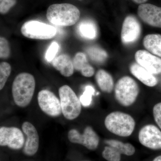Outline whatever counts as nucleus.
<instances>
[{
  "instance_id": "nucleus-1",
  "label": "nucleus",
  "mask_w": 161,
  "mask_h": 161,
  "mask_svg": "<svg viewBox=\"0 0 161 161\" xmlns=\"http://www.w3.org/2000/svg\"><path fill=\"white\" fill-rule=\"evenodd\" d=\"M36 81L31 74L22 73L15 78L12 86V93L15 103L25 108L31 102L34 94Z\"/></svg>"
},
{
  "instance_id": "nucleus-2",
  "label": "nucleus",
  "mask_w": 161,
  "mask_h": 161,
  "mask_svg": "<svg viewBox=\"0 0 161 161\" xmlns=\"http://www.w3.org/2000/svg\"><path fill=\"white\" fill-rule=\"evenodd\" d=\"M47 18L50 23L59 26H71L79 20L80 12L77 7L68 3L51 5L47 11Z\"/></svg>"
},
{
  "instance_id": "nucleus-3",
  "label": "nucleus",
  "mask_w": 161,
  "mask_h": 161,
  "mask_svg": "<svg viewBox=\"0 0 161 161\" xmlns=\"http://www.w3.org/2000/svg\"><path fill=\"white\" fill-rule=\"evenodd\" d=\"M107 130L115 135L127 137L132 135L136 122L131 115L124 112H114L108 114L104 120Z\"/></svg>"
},
{
  "instance_id": "nucleus-4",
  "label": "nucleus",
  "mask_w": 161,
  "mask_h": 161,
  "mask_svg": "<svg viewBox=\"0 0 161 161\" xmlns=\"http://www.w3.org/2000/svg\"><path fill=\"white\" fill-rule=\"evenodd\" d=\"M139 93L138 84L133 78L124 76L115 85V98L124 107H130L135 102Z\"/></svg>"
},
{
  "instance_id": "nucleus-5",
  "label": "nucleus",
  "mask_w": 161,
  "mask_h": 161,
  "mask_svg": "<svg viewBox=\"0 0 161 161\" xmlns=\"http://www.w3.org/2000/svg\"><path fill=\"white\" fill-rule=\"evenodd\" d=\"M62 114L69 120L78 118L81 111V104L74 91L69 86L64 85L59 89Z\"/></svg>"
},
{
  "instance_id": "nucleus-6",
  "label": "nucleus",
  "mask_w": 161,
  "mask_h": 161,
  "mask_svg": "<svg viewBox=\"0 0 161 161\" xmlns=\"http://www.w3.org/2000/svg\"><path fill=\"white\" fill-rule=\"evenodd\" d=\"M21 31L26 37L36 40H49L53 38L57 33L54 26L35 20L24 23Z\"/></svg>"
},
{
  "instance_id": "nucleus-7",
  "label": "nucleus",
  "mask_w": 161,
  "mask_h": 161,
  "mask_svg": "<svg viewBox=\"0 0 161 161\" xmlns=\"http://www.w3.org/2000/svg\"><path fill=\"white\" fill-rule=\"evenodd\" d=\"M68 137L71 142L82 145L89 150H96L99 145V136L90 126L86 127L82 134L75 129L70 130Z\"/></svg>"
},
{
  "instance_id": "nucleus-8",
  "label": "nucleus",
  "mask_w": 161,
  "mask_h": 161,
  "mask_svg": "<svg viewBox=\"0 0 161 161\" xmlns=\"http://www.w3.org/2000/svg\"><path fill=\"white\" fill-rule=\"evenodd\" d=\"M25 138L23 132L15 127L0 128V145L12 150H19L24 147Z\"/></svg>"
},
{
  "instance_id": "nucleus-9",
  "label": "nucleus",
  "mask_w": 161,
  "mask_h": 161,
  "mask_svg": "<svg viewBox=\"0 0 161 161\" xmlns=\"http://www.w3.org/2000/svg\"><path fill=\"white\" fill-rule=\"evenodd\" d=\"M38 103L40 108L46 115L58 117L62 113L60 100L53 92L43 90L38 93Z\"/></svg>"
},
{
  "instance_id": "nucleus-10",
  "label": "nucleus",
  "mask_w": 161,
  "mask_h": 161,
  "mask_svg": "<svg viewBox=\"0 0 161 161\" xmlns=\"http://www.w3.org/2000/svg\"><path fill=\"white\" fill-rule=\"evenodd\" d=\"M140 142L142 146L153 150H161V131L153 125L144 126L138 134Z\"/></svg>"
},
{
  "instance_id": "nucleus-11",
  "label": "nucleus",
  "mask_w": 161,
  "mask_h": 161,
  "mask_svg": "<svg viewBox=\"0 0 161 161\" xmlns=\"http://www.w3.org/2000/svg\"><path fill=\"white\" fill-rule=\"evenodd\" d=\"M142 28L137 19L129 15L124 20L122 27L121 38L123 43L129 44L136 41L140 36Z\"/></svg>"
},
{
  "instance_id": "nucleus-12",
  "label": "nucleus",
  "mask_w": 161,
  "mask_h": 161,
  "mask_svg": "<svg viewBox=\"0 0 161 161\" xmlns=\"http://www.w3.org/2000/svg\"><path fill=\"white\" fill-rule=\"evenodd\" d=\"M22 128L26 137L23 147V153L27 156H32L39 149V136L37 131L34 125L28 121L23 123Z\"/></svg>"
},
{
  "instance_id": "nucleus-13",
  "label": "nucleus",
  "mask_w": 161,
  "mask_h": 161,
  "mask_svg": "<svg viewBox=\"0 0 161 161\" xmlns=\"http://www.w3.org/2000/svg\"><path fill=\"white\" fill-rule=\"evenodd\" d=\"M137 14L145 23L150 26L161 28V7L144 3L139 6Z\"/></svg>"
},
{
  "instance_id": "nucleus-14",
  "label": "nucleus",
  "mask_w": 161,
  "mask_h": 161,
  "mask_svg": "<svg viewBox=\"0 0 161 161\" xmlns=\"http://www.w3.org/2000/svg\"><path fill=\"white\" fill-rule=\"evenodd\" d=\"M137 64L154 75L161 73V59L146 50H139L136 53Z\"/></svg>"
},
{
  "instance_id": "nucleus-15",
  "label": "nucleus",
  "mask_w": 161,
  "mask_h": 161,
  "mask_svg": "<svg viewBox=\"0 0 161 161\" xmlns=\"http://www.w3.org/2000/svg\"><path fill=\"white\" fill-rule=\"evenodd\" d=\"M130 70L134 77L147 86H155L158 83V80L154 75L138 64H132L130 67Z\"/></svg>"
},
{
  "instance_id": "nucleus-16",
  "label": "nucleus",
  "mask_w": 161,
  "mask_h": 161,
  "mask_svg": "<svg viewBox=\"0 0 161 161\" xmlns=\"http://www.w3.org/2000/svg\"><path fill=\"white\" fill-rule=\"evenodd\" d=\"M52 65L64 77H70L74 74L73 61L69 55L64 54L56 57L52 61Z\"/></svg>"
},
{
  "instance_id": "nucleus-17",
  "label": "nucleus",
  "mask_w": 161,
  "mask_h": 161,
  "mask_svg": "<svg viewBox=\"0 0 161 161\" xmlns=\"http://www.w3.org/2000/svg\"><path fill=\"white\" fill-rule=\"evenodd\" d=\"M74 68L80 72L85 77H92L95 74V69L88 62L86 56L82 53H77L73 60Z\"/></svg>"
},
{
  "instance_id": "nucleus-18",
  "label": "nucleus",
  "mask_w": 161,
  "mask_h": 161,
  "mask_svg": "<svg viewBox=\"0 0 161 161\" xmlns=\"http://www.w3.org/2000/svg\"><path fill=\"white\" fill-rule=\"evenodd\" d=\"M95 80L102 91L111 93L114 88V80L112 75L106 71L100 69L95 75Z\"/></svg>"
},
{
  "instance_id": "nucleus-19",
  "label": "nucleus",
  "mask_w": 161,
  "mask_h": 161,
  "mask_svg": "<svg viewBox=\"0 0 161 161\" xmlns=\"http://www.w3.org/2000/svg\"><path fill=\"white\" fill-rule=\"evenodd\" d=\"M143 45L150 53L161 58V35H147L144 38Z\"/></svg>"
},
{
  "instance_id": "nucleus-20",
  "label": "nucleus",
  "mask_w": 161,
  "mask_h": 161,
  "mask_svg": "<svg viewBox=\"0 0 161 161\" xmlns=\"http://www.w3.org/2000/svg\"><path fill=\"white\" fill-rule=\"evenodd\" d=\"M78 31L81 36L89 40H93L97 35L95 24L90 21H84L79 23Z\"/></svg>"
},
{
  "instance_id": "nucleus-21",
  "label": "nucleus",
  "mask_w": 161,
  "mask_h": 161,
  "mask_svg": "<svg viewBox=\"0 0 161 161\" xmlns=\"http://www.w3.org/2000/svg\"><path fill=\"white\" fill-rule=\"evenodd\" d=\"M105 142L108 146L115 148L121 154L132 156L135 153V147L132 144L129 143H124L114 139L107 140Z\"/></svg>"
},
{
  "instance_id": "nucleus-22",
  "label": "nucleus",
  "mask_w": 161,
  "mask_h": 161,
  "mask_svg": "<svg viewBox=\"0 0 161 161\" xmlns=\"http://www.w3.org/2000/svg\"><path fill=\"white\" fill-rule=\"evenodd\" d=\"M86 51L90 59L96 63H103L108 58L106 52L97 47H91Z\"/></svg>"
},
{
  "instance_id": "nucleus-23",
  "label": "nucleus",
  "mask_w": 161,
  "mask_h": 161,
  "mask_svg": "<svg viewBox=\"0 0 161 161\" xmlns=\"http://www.w3.org/2000/svg\"><path fill=\"white\" fill-rule=\"evenodd\" d=\"M11 67L9 63L3 62L0 64V90H3L10 76Z\"/></svg>"
},
{
  "instance_id": "nucleus-24",
  "label": "nucleus",
  "mask_w": 161,
  "mask_h": 161,
  "mask_svg": "<svg viewBox=\"0 0 161 161\" xmlns=\"http://www.w3.org/2000/svg\"><path fill=\"white\" fill-rule=\"evenodd\" d=\"M121 154L114 147L108 146L105 147L102 156L108 161H120Z\"/></svg>"
},
{
  "instance_id": "nucleus-25",
  "label": "nucleus",
  "mask_w": 161,
  "mask_h": 161,
  "mask_svg": "<svg viewBox=\"0 0 161 161\" xmlns=\"http://www.w3.org/2000/svg\"><path fill=\"white\" fill-rule=\"evenodd\" d=\"M95 91L93 86L88 85L85 88L83 94L80 96V100L81 105L85 107L89 106L92 100V96L95 95Z\"/></svg>"
},
{
  "instance_id": "nucleus-26",
  "label": "nucleus",
  "mask_w": 161,
  "mask_h": 161,
  "mask_svg": "<svg viewBox=\"0 0 161 161\" xmlns=\"http://www.w3.org/2000/svg\"><path fill=\"white\" fill-rule=\"evenodd\" d=\"M10 49L9 43L6 38L3 37L0 38V58L6 59L9 58Z\"/></svg>"
},
{
  "instance_id": "nucleus-27",
  "label": "nucleus",
  "mask_w": 161,
  "mask_h": 161,
  "mask_svg": "<svg viewBox=\"0 0 161 161\" xmlns=\"http://www.w3.org/2000/svg\"><path fill=\"white\" fill-rule=\"evenodd\" d=\"M59 48V45L56 42L51 43L45 54V58L48 62H51L55 58Z\"/></svg>"
},
{
  "instance_id": "nucleus-28",
  "label": "nucleus",
  "mask_w": 161,
  "mask_h": 161,
  "mask_svg": "<svg viewBox=\"0 0 161 161\" xmlns=\"http://www.w3.org/2000/svg\"><path fill=\"white\" fill-rule=\"evenodd\" d=\"M17 0H0V13L5 14L16 5Z\"/></svg>"
},
{
  "instance_id": "nucleus-29",
  "label": "nucleus",
  "mask_w": 161,
  "mask_h": 161,
  "mask_svg": "<svg viewBox=\"0 0 161 161\" xmlns=\"http://www.w3.org/2000/svg\"><path fill=\"white\" fill-rule=\"evenodd\" d=\"M153 112L156 123L161 129V102L157 103L154 105Z\"/></svg>"
},
{
  "instance_id": "nucleus-30",
  "label": "nucleus",
  "mask_w": 161,
  "mask_h": 161,
  "mask_svg": "<svg viewBox=\"0 0 161 161\" xmlns=\"http://www.w3.org/2000/svg\"><path fill=\"white\" fill-rule=\"evenodd\" d=\"M132 1L136 4H142L147 2V0H132Z\"/></svg>"
},
{
  "instance_id": "nucleus-31",
  "label": "nucleus",
  "mask_w": 161,
  "mask_h": 161,
  "mask_svg": "<svg viewBox=\"0 0 161 161\" xmlns=\"http://www.w3.org/2000/svg\"><path fill=\"white\" fill-rule=\"evenodd\" d=\"M153 161H161V155L153 159Z\"/></svg>"
},
{
  "instance_id": "nucleus-32",
  "label": "nucleus",
  "mask_w": 161,
  "mask_h": 161,
  "mask_svg": "<svg viewBox=\"0 0 161 161\" xmlns=\"http://www.w3.org/2000/svg\"></svg>"
}]
</instances>
